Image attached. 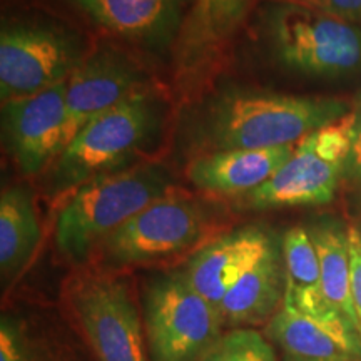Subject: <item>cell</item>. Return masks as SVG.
Here are the masks:
<instances>
[{
    "mask_svg": "<svg viewBox=\"0 0 361 361\" xmlns=\"http://www.w3.org/2000/svg\"><path fill=\"white\" fill-rule=\"evenodd\" d=\"M346 114L340 99L229 90L207 109L201 146L207 152L290 146Z\"/></svg>",
    "mask_w": 361,
    "mask_h": 361,
    "instance_id": "obj_1",
    "label": "cell"
},
{
    "mask_svg": "<svg viewBox=\"0 0 361 361\" xmlns=\"http://www.w3.org/2000/svg\"><path fill=\"white\" fill-rule=\"evenodd\" d=\"M174 191L168 171L154 162L82 184L59 211L57 251L69 261L82 263L130 218Z\"/></svg>",
    "mask_w": 361,
    "mask_h": 361,
    "instance_id": "obj_2",
    "label": "cell"
},
{
    "mask_svg": "<svg viewBox=\"0 0 361 361\" xmlns=\"http://www.w3.org/2000/svg\"><path fill=\"white\" fill-rule=\"evenodd\" d=\"M161 123L162 106L149 89L97 116L51 166L54 192L74 191L102 176L128 169L154 139Z\"/></svg>",
    "mask_w": 361,
    "mask_h": 361,
    "instance_id": "obj_3",
    "label": "cell"
},
{
    "mask_svg": "<svg viewBox=\"0 0 361 361\" xmlns=\"http://www.w3.org/2000/svg\"><path fill=\"white\" fill-rule=\"evenodd\" d=\"M259 27L284 66L318 78L361 71V27L295 4L266 0Z\"/></svg>",
    "mask_w": 361,
    "mask_h": 361,
    "instance_id": "obj_4",
    "label": "cell"
},
{
    "mask_svg": "<svg viewBox=\"0 0 361 361\" xmlns=\"http://www.w3.org/2000/svg\"><path fill=\"white\" fill-rule=\"evenodd\" d=\"M356 119V112H348L296 142L295 151L281 169L263 186L243 196L246 206L269 209L326 204L331 201L345 171Z\"/></svg>",
    "mask_w": 361,
    "mask_h": 361,
    "instance_id": "obj_5",
    "label": "cell"
},
{
    "mask_svg": "<svg viewBox=\"0 0 361 361\" xmlns=\"http://www.w3.org/2000/svg\"><path fill=\"white\" fill-rule=\"evenodd\" d=\"M146 331L154 361H197L221 338L223 316L180 274H164L146 291Z\"/></svg>",
    "mask_w": 361,
    "mask_h": 361,
    "instance_id": "obj_6",
    "label": "cell"
},
{
    "mask_svg": "<svg viewBox=\"0 0 361 361\" xmlns=\"http://www.w3.org/2000/svg\"><path fill=\"white\" fill-rule=\"evenodd\" d=\"M207 229L206 206L176 189L121 226L101 251L111 266L157 263L192 250Z\"/></svg>",
    "mask_w": 361,
    "mask_h": 361,
    "instance_id": "obj_7",
    "label": "cell"
},
{
    "mask_svg": "<svg viewBox=\"0 0 361 361\" xmlns=\"http://www.w3.org/2000/svg\"><path fill=\"white\" fill-rule=\"evenodd\" d=\"M82 62L69 34L49 25H11L0 35L2 104L62 84Z\"/></svg>",
    "mask_w": 361,
    "mask_h": 361,
    "instance_id": "obj_8",
    "label": "cell"
},
{
    "mask_svg": "<svg viewBox=\"0 0 361 361\" xmlns=\"http://www.w3.org/2000/svg\"><path fill=\"white\" fill-rule=\"evenodd\" d=\"M71 301L99 361H147L137 311L123 283L90 274L75 283Z\"/></svg>",
    "mask_w": 361,
    "mask_h": 361,
    "instance_id": "obj_9",
    "label": "cell"
},
{
    "mask_svg": "<svg viewBox=\"0 0 361 361\" xmlns=\"http://www.w3.org/2000/svg\"><path fill=\"white\" fill-rule=\"evenodd\" d=\"M255 4L256 0H192L173 47L179 92L192 90L221 62Z\"/></svg>",
    "mask_w": 361,
    "mask_h": 361,
    "instance_id": "obj_10",
    "label": "cell"
},
{
    "mask_svg": "<svg viewBox=\"0 0 361 361\" xmlns=\"http://www.w3.org/2000/svg\"><path fill=\"white\" fill-rule=\"evenodd\" d=\"M66 89L67 80L2 104L4 139L22 174L42 173L64 151Z\"/></svg>",
    "mask_w": 361,
    "mask_h": 361,
    "instance_id": "obj_11",
    "label": "cell"
},
{
    "mask_svg": "<svg viewBox=\"0 0 361 361\" xmlns=\"http://www.w3.org/2000/svg\"><path fill=\"white\" fill-rule=\"evenodd\" d=\"M144 90L141 69L124 54L102 49L80 62L67 79L64 149L90 121Z\"/></svg>",
    "mask_w": 361,
    "mask_h": 361,
    "instance_id": "obj_12",
    "label": "cell"
},
{
    "mask_svg": "<svg viewBox=\"0 0 361 361\" xmlns=\"http://www.w3.org/2000/svg\"><path fill=\"white\" fill-rule=\"evenodd\" d=\"M192 0H74L99 27L149 51L173 49Z\"/></svg>",
    "mask_w": 361,
    "mask_h": 361,
    "instance_id": "obj_13",
    "label": "cell"
},
{
    "mask_svg": "<svg viewBox=\"0 0 361 361\" xmlns=\"http://www.w3.org/2000/svg\"><path fill=\"white\" fill-rule=\"evenodd\" d=\"M271 250L268 234L258 228H246L221 236L197 251L183 274L194 290L219 308L233 284Z\"/></svg>",
    "mask_w": 361,
    "mask_h": 361,
    "instance_id": "obj_14",
    "label": "cell"
},
{
    "mask_svg": "<svg viewBox=\"0 0 361 361\" xmlns=\"http://www.w3.org/2000/svg\"><path fill=\"white\" fill-rule=\"evenodd\" d=\"M295 146L204 152L188 166V178L206 192L245 196L273 178L290 159Z\"/></svg>",
    "mask_w": 361,
    "mask_h": 361,
    "instance_id": "obj_15",
    "label": "cell"
},
{
    "mask_svg": "<svg viewBox=\"0 0 361 361\" xmlns=\"http://www.w3.org/2000/svg\"><path fill=\"white\" fill-rule=\"evenodd\" d=\"M268 329L290 361H351L361 355V341L351 329L319 322L286 301Z\"/></svg>",
    "mask_w": 361,
    "mask_h": 361,
    "instance_id": "obj_16",
    "label": "cell"
},
{
    "mask_svg": "<svg viewBox=\"0 0 361 361\" xmlns=\"http://www.w3.org/2000/svg\"><path fill=\"white\" fill-rule=\"evenodd\" d=\"M283 259L286 268V288H284L283 301L291 303L319 322L351 329L343 322L341 316L329 308L324 301L318 252L313 239L305 228L298 226L286 233L283 239Z\"/></svg>",
    "mask_w": 361,
    "mask_h": 361,
    "instance_id": "obj_17",
    "label": "cell"
},
{
    "mask_svg": "<svg viewBox=\"0 0 361 361\" xmlns=\"http://www.w3.org/2000/svg\"><path fill=\"white\" fill-rule=\"evenodd\" d=\"M40 241V224L32 194L22 186L4 189L0 197V273L8 281L32 258Z\"/></svg>",
    "mask_w": 361,
    "mask_h": 361,
    "instance_id": "obj_18",
    "label": "cell"
},
{
    "mask_svg": "<svg viewBox=\"0 0 361 361\" xmlns=\"http://www.w3.org/2000/svg\"><path fill=\"white\" fill-rule=\"evenodd\" d=\"M281 276L273 247L226 293L219 305L223 319L229 324H255L273 314L283 296Z\"/></svg>",
    "mask_w": 361,
    "mask_h": 361,
    "instance_id": "obj_19",
    "label": "cell"
},
{
    "mask_svg": "<svg viewBox=\"0 0 361 361\" xmlns=\"http://www.w3.org/2000/svg\"><path fill=\"white\" fill-rule=\"evenodd\" d=\"M319 258L322 293L329 308L336 311L351 331L361 340V319L351 293V266L348 231L335 226H322L310 234Z\"/></svg>",
    "mask_w": 361,
    "mask_h": 361,
    "instance_id": "obj_20",
    "label": "cell"
},
{
    "mask_svg": "<svg viewBox=\"0 0 361 361\" xmlns=\"http://www.w3.org/2000/svg\"><path fill=\"white\" fill-rule=\"evenodd\" d=\"M197 361H276V356L259 333L236 329L221 336Z\"/></svg>",
    "mask_w": 361,
    "mask_h": 361,
    "instance_id": "obj_21",
    "label": "cell"
},
{
    "mask_svg": "<svg viewBox=\"0 0 361 361\" xmlns=\"http://www.w3.org/2000/svg\"><path fill=\"white\" fill-rule=\"evenodd\" d=\"M318 11L361 27V0H273Z\"/></svg>",
    "mask_w": 361,
    "mask_h": 361,
    "instance_id": "obj_22",
    "label": "cell"
},
{
    "mask_svg": "<svg viewBox=\"0 0 361 361\" xmlns=\"http://www.w3.org/2000/svg\"><path fill=\"white\" fill-rule=\"evenodd\" d=\"M350 243V266H351V293H353L355 308L361 319V231L355 226L348 229Z\"/></svg>",
    "mask_w": 361,
    "mask_h": 361,
    "instance_id": "obj_23",
    "label": "cell"
},
{
    "mask_svg": "<svg viewBox=\"0 0 361 361\" xmlns=\"http://www.w3.org/2000/svg\"><path fill=\"white\" fill-rule=\"evenodd\" d=\"M0 361H27L20 335L7 319H2L0 326Z\"/></svg>",
    "mask_w": 361,
    "mask_h": 361,
    "instance_id": "obj_24",
    "label": "cell"
},
{
    "mask_svg": "<svg viewBox=\"0 0 361 361\" xmlns=\"http://www.w3.org/2000/svg\"><path fill=\"white\" fill-rule=\"evenodd\" d=\"M345 173L350 179L361 180V114H358L355 124L351 147L345 162Z\"/></svg>",
    "mask_w": 361,
    "mask_h": 361,
    "instance_id": "obj_25",
    "label": "cell"
}]
</instances>
